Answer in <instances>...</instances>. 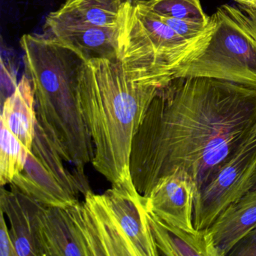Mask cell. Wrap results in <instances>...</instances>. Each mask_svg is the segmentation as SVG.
Here are the masks:
<instances>
[{
	"label": "cell",
	"mask_w": 256,
	"mask_h": 256,
	"mask_svg": "<svg viewBox=\"0 0 256 256\" xmlns=\"http://www.w3.org/2000/svg\"><path fill=\"white\" fill-rule=\"evenodd\" d=\"M161 88L133 80L118 60L82 64L78 94L94 144L92 166L112 184L131 176L133 138Z\"/></svg>",
	"instance_id": "obj_2"
},
{
	"label": "cell",
	"mask_w": 256,
	"mask_h": 256,
	"mask_svg": "<svg viewBox=\"0 0 256 256\" xmlns=\"http://www.w3.org/2000/svg\"><path fill=\"white\" fill-rule=\"evenodd\" d=\"M148 218L160 256H218L206 229L184 230L168 224L149 210Z\"/></svg>",
	"instance_id": "obj_14"
},
{
	"label": "cell",
	"mask_w": 256,
	"mask_h": 256,
	"mask_svg": "<svg viewBox=\"0 0 256 256\" xmlns=\"http://www.w3.org/2000/svg\"><path fill=\"white\" fill-rule=\"evenodd\" d=\"M163 17L191 20L202 24L210 23V16L204 11L200 0H138Z\"/></svg>",
	"instance_id": "obj_18"
},
{
	"label": "cell",
	"mask_w": 256,
	"mask_h": 256,
	"mask_svg": "<svg viewBox=\"0 0 256 256\" xmlns=\"http://www.w3.org/2000/svg\"><path fill=\"white\" fill-rule=\"evenodd\" d=\"M44 205L11 185L1 190L0 209L6 214L18 256H42L38 240L40 215Z\"/></svg>",
	"instance_id": "obj_11"
},
{
	"label": "cell",
	"mask_w": 256,
	"mask_h": 256,
	"mask_svg": "<svg viewBox=\"0 0 256 256\" xmlns=\"http://www.w3.org/2000/svg\"><path fill=\"white\" fill-rule=\"evenodd\" d=\"M256 124V86L175 78L152 100L133 138L134 186L146 197L160 179L180 170L197 194Z\"/></svg>",
	"instance_id": "obj_1"
},
{
	"label": "cell",
	"mask_w": 256,
	"mask_h": 256,
	"mask_svg": "<svg viewBox=\"0 0 256 256\" xmlns=\"http://www.w3.org/2000/svg\"><path fill=\"white\" fill-rule=\"evenodd\" d=\"M118 60L136 82L166 86L204 48L178 35L138 0H125L118 28Z\"/></svg>",
	"instance_id": "obj_5"
},
{
	"label": "cell",
	"mask_w": 256,
	"mask_h": 256,
	"mask_svg": "<svg viewBox=\"0 0 256 256\" xmlns=\"http://www.w3.org/2000/svg\"><path fill=\"white\" fill-rule=\"evenodd\" d=\"M44 30V34L74 50L84 61L118 60V29L46 20Z\"/></svg>",
	"instance_id": "obj_12"
},
{
	"label": "cell",
	"mask_w": 256,
	"mask_h": 256,
	"mask_svg": "<svg viewBox=\"0 0 256 256\" xmlns=\"http://www.w3.org/2000/svg\"><path fill=\"white\" fill-rule=\"evenodd\" d=\"M42 256H89L74 206H46L38 226Z\"/></svg>",
	"instance_id": "obj_10"
},
{
	"label": "cell",
	"mask_w": 256,
	"mask_h": 256,
	"mask_svg": "<svg viewBox=\"0 0 256 256\" xmlns=\"http://www.w3.org/2000/svg\"><path fill=\"white\" fill-rule=\"evenodd\" d=\"M124 1L66 0L59 10L47 16L46 20L118 30Z\"/></svg>",
	"instance_id": "obj_16"
},
{
	"label": "cell",
	"mask_w": 256,
	"mask_h": 256,
	"mask_svg": "<svg viewBox=\"0 0 256 256\" xmlns=\"http://www.w3.org/2000/svg\"><path fill=\"white\" fill-rule=\"evenodd\" d=\"M29 151L8 128L1 124L0 184H10L24 168Z\"/></svg>",
	"instance_id": "obj_17"
},
{
	"label": "cell",
	"mask_w": 256,
	"mask_h": 256,
	"mask_svg": "<svg viewBox=\"0 0 256 256\" xmlns=\"http://www.w3.org/2000/svg\"><path fill=\"white\" fill-rule=\"evenodd\" d=\"M256 190V170L250 181V190Z\"/></svg>",
	"instance_id": "obj_22"
},
{
	"label": "cell",
	"mask_w": 256,
	"mask_h": 256,
	"mask_svg": "<svg viewBox=\"0 0 256 256\" xmlns=\"http://www.w3.org/2000/svg\"><path fill=\"white\" fill-rule=\"evenodd\" d=\"M112 184L103 194L86 193L74 206L89 256H160L148 222L146 198L131 176Z\"/></svg>",
	"instance_id": "obj_4"
},
{
	"label": "cell",
	"mask_w": 256,
	"mask_h": 256,
	"mask_svg": "<svg viewBox=\"0 0 256 256\" xmlns=\"http://www.w3.org/2000/svg\"><path fill=\"white\" fill-rule=\"evenodd\" d=\"M58 144L36 122L24 168L11 185L46 206H72L91 191L84 167L70 170Z\"/></svg>",
	"instance_id": "obj_7"
},
{
	"label": "cell",
	"mask_w": 256,
	"mask_h": 256,
	"mask_svg": "<svg viewBox=\"0 0 256 256\" xmlns=\"http://www.w3.org/2000/svg\"><path fill=\"white\" fill-rule=\"evenodd\" d=\"M228 256H256V228L232 248Z\"/></svg>",
	"instance_id": "obj_20"
},
{
	"label": "cell",
	"mask_w": 256,
	"mask_h": 256,
	"mask_svg": "<svg viewBox=\"0 0 256 256\" xmlns=\"http://www.w3.org/2000/svg\"><path fill=\"white\" fill-rule=\"evenodd\" d=\"M37 118L30 80L24 74L13 94L2 103L1 124L18 138L28 151L35 138Z\"/></svg>",
	"instance_id": "obj_15"
},
{
	"label": "cell",
	"mask_w": 256,
	"mask_h": 256,
	"mask_svg": "<svg viewBox=\"0 0 256 256\" xmlns=\"http://www.w3.org/2000/svg\"><path fill=\"white\" fill-rule=\"evenodd\" d=\"M256 228V190H252L230 204L206 230L218 256H226Z\"/></svg>",
	"instance_id": "obj_13"
},
{
	"label": "cell",
	"mask_w": 256,
	"mask_h": 256,
	"mask_svg": "<svg viewBox=\"0 0 256 256\" xmlns=\"http://www.w3.org/2000/svg\"><path fill=\"white\" fill-rule=\"evenodd\" d=\"M20 46L37 122L58 144L66 161L84 167L94 158L78 94L79 70L84 61L46 34H25Z\"/></svg>",
	"instance_id": "obj_3"
},
{
	"label": "cell",
	"mask_w": 256,
	"mask_h": 256,
	"mask_svg": "<svg viewBox=\"0 0 256 256\" xmlns=\"http://www.w3.org/2000/svg\"><path fill=\"white\" fill-rule=\"evenodd\" d=\"M236 4L250 7L256 12V0H234Z\"/></svg>",
	"instance_id": "obj_21"
},
{
	"label": "cell",
	"mask_w": 256,
	"mask_h": 256,
	"mask_svg": "<svg viewBox=\"0 0 256 256\" xmlns=\"http://www.w3.org/2000/svg\"><path fill=\"white\" fill-rule=\"evenodd\" d=\"M4 214L0 209V256H18Z\"/></svg>",
	"instance_id": "obj_19"
},
{
	"label": "cell",
	"mask_w": 256,
	"mask_h": 256,
	"mask_svg": "<svg viewBox=\"0 0 256 256\" xmlns=\"http://www.w3.org/2000/svg\"><path fill=\"white\" fill-rule=\"evenodd\" d=\"M256 170V124L216 174L196 194L194 228L204 230L210 227L230 204L247 192Z\"/></svg>",
	"instance_id": "obj_8"
},
{
	"label": "cell",
	"mask_w": 256,
	"mask_h": 256,
	"mask_svg": "<svg viewBox=\"0 0 256 256\" xmlns=\"http://www.w3.org/2000/svg\"><path fill=\"white\" fill-rule=\"evenodd\" d=\"M196 190L185 172L176 170L160 179L146 196V208L168 224L194 232Z\"/></svg>",
	"instance_id": "obj_9"
},
{
	"label": "cell",
	"mask_w": 256,
	"mask_h": 256,
	"mask_svg": "<svg viewBox=\"0 0 256 256\" xmlns=\"http://www.w3.org/2000/svg\"><path fill=\"white\" fill-rule=\"evenodd\" d=\"M210 40L175 78L220 79L256 86V12L241 4L220 6L210 16Z\"/></svg>",
	"instance_id": "obj_6"
}]
</instances>
